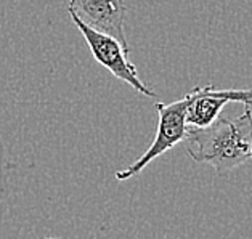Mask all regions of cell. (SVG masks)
I'll return each instance as SVG.
<instances>
[{
  "label": "cell",
  "instance_id": "6da1fadb",
  "mask_svg": "<svg viewBox=\"0 0 252 239\" xmlns=\"http://www.w3.org/2000/svg\"><path fill=\"white\" fill-rule=\"evenodd\" d=\"M185 142L188 154L194 162L209 164L219 175H226L252 161L251 106H244V113L233 120L217 118L207 127H189Z\"/></svg>",
  "mask_w": 252,
  "mask_h": 239
},
{
  "label": "cell",
  "instance_id": "7a4b0ae2",
  "mask_svg": "<svg viewBox=\"0 0 252 239\" xmlns=\"http://www.w3.org/2000/svg\"><path fill=\"white\" fill-rule=\"evenodd\" d=\"M189 103V95L187 93L183 98L172 103H156V111L159 116L156 137L150 145V148L143 152V156L138 157L137 161L132 162L127 169L119 170L116 174V179L119 181H124L138 175L146 165L151 164L156 157L162 156L164 152L170 151L178 143L185 142L188 133L187 124V108Z\"/></svg>",
  "mask_w": 252,
  "mask_h": 239
},
{
  "label": "cell",
  "instance_id": "3957f363",
  "mask_svg": "<svg viewBox=\"0 0 252 239\" xmlns=\"http://www.w3.org/2000/svg\"><path fill=\"white\" fill-rule=\"evenodd\" d=\"M69 16H71V21L74 23V26L79 29V32L82 34L84 40L87 42V45L90 48L92 55H94V58L96 60V63H100L103 67H106L114 77H118L122 82L128 84L133 90L140 91L141 95H145L148 98H156L155 91L138 77L137 67L128 61V48L119 44L111 35L98 32V30L85 26L74 13H69Z\"/></svg>",
  "mask_w": 252,
  "mask_h": 239
},
{
  "label": "cell",
  "instance_id": "277c9868",
  "mask_svg": "<svg viewBox=\"0 0 252 239\" xmlns=\"http://www.w3.org/2000/svg\"><path fill=\"white\" fill-rule=\"evenodd\" d=\"M67 13H74L85 26L111 35L128 48L124 29L127 16L124 0H69Z\"/></svg>",
  "mask_w": 252,
  "mask_h": 239
},
{
  "label": "cell",
  "instance_id": "5b68a950",
  "mask_svg": "<svg viewBox=\"0 0 252 239\" xmlns=\"http://www.w3.org/2000/svg\"><path fill=\"white\" fill-rule=\"evenodd\" d=\"M189 103L187 108V124L191 128H202L211 125L219 118L226 103H243L252 105V89L248 90H219L212 84L204 87H193L188 91Z\"/></svg>",
  "mask_w": 252,
  "mask_h": 239
},
{
  "label": "cell",
  "instance_id": "8992f818",
  "mask_svg": "<svg viewBox=\"0 0 252 239\" xmlns=\"http://www.w3.org/2000/svg\"><path fill=\"white\" fill-rule=\"evenodd\" d=\"M44 239H57V238H44Z\"/></svg>",
  "mask_w": 252,
  "mask_h": 239
}]
</instances>
